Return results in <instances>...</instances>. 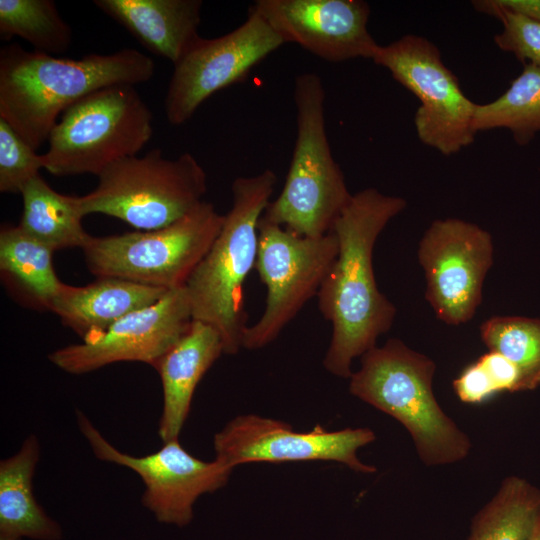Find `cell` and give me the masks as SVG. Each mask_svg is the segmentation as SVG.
I'll return each mask as SVG.
<instances>
[{
  "instance_id": "obj_31",
  "label": "cell",
  "mask_w": 540,
  "mask_h": 540,
  "mask_svg": "<svg viewBox=\"0 0 540 540\" xmlns=\"http://www.w3.org/2000/svg\"><path fill=\"white\" fill-rule=\"evenodd\" d=\"M526 540H540V512L538 513Z\"/></svg>"
},
{
  "instance_id": "obj_28",
  "label": "cell",
  "mask_w": 540,
  "mask_h": 540,
  "mask_svg": "<svg viewBox=\"0 0 540 540\" xmlns=\"http://www.w3.org/2000/svg\"><path fill=\"white\" fill-rule=\"evenodd\" d=\"M479 12L497 18L503 26L494 36L499 49L512 53L519 61L540 66V23L522 14L490 7L482 0L472 1Z\"/></svg>"
},
{
  "instance_id": "obj_10",
  "label": "cell",
  "mask_w": 540,
  "mask_h": 540,
  "mask_svg": "<svg viewBox=\"0 0 540 540\" xmlns=\"http://www.w3.org/2000/svg\"><path fill=\"white\" fill-rule=\"evenodd\" d=\"M372 61L418 98L414 126L423 144L450 156L474 141L477 104L464 94L434 43L407 34L389 44H379Z\"/></svg>"
},
{
  "instance_id": "obj_6",
  "label": "cell",
  "mask_w": 540,
  "mask_h": 540,
  "mask_svg": "<svg viewBox=\"0 0 540 540\" xmlns=\"http://www.w3.org/2000/svg\"><path fill=\"white\" fill-rule=\"evenodd\" d=\"M153 114L133 85L97 90L64 111L48 139L44 169L55 176L93 174L137 155L153 134Z\"/></svg>"
},
{
  "instance_id": "obj_9",
  "label": "cell",
  "mask_w": 540,
  "mask_h": 540,
  "mask_svg": "<svg viewBox=\"0 0 540 540\" xmlns=\"http://www.w3.org/2000/svg\"><path fill=\"white\" fill-rule=\"evenodd\" d=\"M337 254L332 231L306 237L261 217L255 269L267 290L266 305L259 320L246 328L242 347L256 350L273 342L317 296Z\"/></svg>"
},
{
  "instance_id": "obj_15",
  "label": "cell",
  "mask_w": 540,
  "mask_h": 540,
  "mask_svg": "<svg viewBox=\"0 0 540 540\" xmlns=\"http://www.w3.org/2000/svg\"><path fill=\"white\" fill-rule=\"evenodd\" d=\"M192 321L185 287L169 290L154 304L124 316L105 331L55 350L49 360L70 374L88 373L123 361L154 366Z\"/></svg>"
},
{
  "instance_id": "obj_30",
  "label": "cell",
  "mask_w": 540,
  "mask_h": 540,
  "mask_svg": "<svg viewBox=\"0 0 540 540\" xmlns=\"http://www.w3.org/2000/svg\"><path fill=\"white\" fill-rule=\"evenodd\" d=\"M484 4L522 14L540 23V0H482Z\"/></svg>"
},
{
  "instance_id": "obj_18",
  "label": "cell",
  "mask_w": 540,
  "mask_h": 540,
  "mask_svg": "<svg viewBox=\"0 0 540 540\" xmlns=\"http://www.w3.org/2000/svg\"><path fill=\"white\" fill-rule=\"evenodd\" d=\"M146 49L176 64L201 38V0H95Z\"/></svg>"
},
{
  "instance_id": "obj_24",
  "label": "cell",
  "mask_w": 540,
  "mask_h": 540,
  "mask_svg": "<svg viewBox=\"0 0 540 540\" xmlns=\"http://www.w3.org/2000/svg\"><path fill=\"white\" fill-rule=\"evenodd\" d=\"M540 512V489L527 480L505 478L474 516L467 540H526Z\"/></svg>"
},
{
  "instance_id": "obj_19",
  "label": "cell",
  "mask_w": 540,
  "mask_h": 540,
  "mask_svg": "<svg viewBox=\"0 0 540 540\" xmlns=\"http://www.w3.org/2000/svg\"><path fill=\"white\" fill-rule=\"evenodd\" d=\"M167 291L114 277H101L81 287L64 283L50 311L84 340L105 331L124 316L154 304Z\"/></svg>"
},
{
  "instance_id": "obj_17",
  "label": "cell",
  "mask_w": 540,
  "mask_h": 540,
  "mask_svg": "<svg viewBox=\"0 0 540 540\" xmlns=\"http://www.w3.org/2000/svg\"><path fill=\"white\" fill-rule=\"evenodd\" d=\"M223 353L219 333L193 320L187 332L153 366L162 384L158 434L163 442L178 439L198 383Z\"/></svg>"
},
{
  "instance_id": "obj_2",
  "label": "cell",
  "mask_w": 540,
  "mask_h": 540,
  "mask_svg": "<svg viewBox=\"0 0 540 540\" xmlns=\"http://www.w3.org/2000/svg\"><path fill=\"white\" fill-rule=\"evenodd\" d=\"M154 72L153 60L134 48L72 59L8 44L0 50V118L37 151L69 107L105 87L145 83Z\"/></svg>"
},
{
  "instance_id": "obj_27",
  "label": "cell",
  "mask_w": 540,
  "mask_h": 540,
  "mask_svg": "<svg viewBox=\"0 0 540 540\" xmlns=\"http://www.w3.org/2000/svg\"><path fill=\"white\" fill-rule=\"evenodd\" d=\"M454 392L464 403L481 404L502 392L522 391L515 366L494 351H488L467 366L453 381Z\"/></svg>"
},
{
  "instance_id": "obj_5",
  "label": "cell",
  "mask_w": 540,
  "mask_h": 540,
  "mask_svg": "<svg viewBox=\"0 0 540 540\" xmlns=\"http://www.w3.org/2000/svg\"><path fill=\"white\" fill-rule=\"evenodd\" d=\"M297 134L285 183L262 218L299 235L328 234L352 198L329 145L325 89L312 72L294 81Z\"/></svg>"
},
{
  "instance_id": "obj_14",
  "label": "cell",
  "mask_w": 540,
  "mask_h": 540,
  "mask_svg": "<svg viewBox=\"0 0 540 540\" xmlns=\"http://www.w3.org/2000/svg\"><path fill=\"white\" fill-rule=\"evenodd\" d=\"M375 439L370 428L329 431L316 425L298 432L286 422L248 414L228 422L214 435L213 446L215 459L232 468L250 462L325 460L369 474L376 472V467L363 463L357 451Z\"/></svg>"
},
{
  "instance_id": "obj_4",
  "label": "cell",
  "mask_w": 540,
  "mask_h": 540,
  "mask_svg": "<svg viewBox=\"0 0 540 540\" xmlns=\"http://www.w3.org/2000/svg\"><path fill=\"white\" fill-rule=\"evenodd\" d=\"M432 359L389 339L361 356L350 376L352 395L400 422L427 466L456 463L471 450L469 437L442 410L433 388Z\"/></svg>"
},
{
  "instance_id": "obj_26",
  "label": "cell",
  "mask_w": 540,
  "mask_h": 540,
  "mask_svg": "<svg viewBox=\"0 0 540 540\" xmlns=\"http://www.w3.org/2000/svg\"><path fill=\"white\" fill-rule=\"evenodd\" d=\"M480 337L489 351L515 366L522 391L540 386V319L493 316L481 324Z\"/></svg>"
},
{
  "instance_id": "obj_13",
  "label": "cell",
  "mask_w": 540,
  "mask_h": 540,
  "mask_svg": "<svg viewBox=\"0 0 540 540\" xmlns=\"http://www.w3.org/2000/svg\"><path fill=\"white\" fill-rule=\"evenodd\" d=\"M418 260L426 277L425 297L437 318L448 325L472 319L493 263L490 233L457 218L435 220L420 240Z\"/></svg>"
},
{
  "instance_id": "obj_21",
  "label": "cell",
  "mask_w": 540,
  "mask_h": 540,
  "mask_svg": "<svg viewBox=\"0 0 540 540\" xmlns=\"http://www.w3.org/2000/svg\"><path fill=\"white\" fill-rule=\"evenodd\" d=\"M23 212L19 227L53 251L83 248L90 236L82 226L79 196L52 189L39 175L21 190Z\"/></svg>"
},
{
  "instance_id": "obj_29",
  "label": "cell",
  "mask_w": 540,
  "mask_h": 540,
  "mask_svg": "<svg viewBox=\"0 0 540 540\" xmlns=\"http://www.w3.org/2000/svg\"><path fill=\"white\" fill-rule=\"evenodd\" d=\"M44 169L37 154L4 119L0 118V191L20 193L24 185Z\"/></svg>"
},
{
  "instance_id": "obj_23",
  "label": "cell",
  "mask_w": 540,
  "mask_h": 540,
  "mask_svg": "<svg viewBox=\"0 0 540 540\" xmlns=\"http://www.w3.org/2000/svg\"><path fill=\"white\" fill-rule=\"evenodd\" d=\"M475 133L505 128L518 145H527L540 133V66L526 64L497 99L476 106Z\"/></svg>"
},
{
  "instance_id": "obj_22",
  "label": "cell",
  "mask_w": 540,
  "mask_h": 540,
  "mask_svg": "<svg viewBox=\"0 0 540 540\" xmlns=\"http://www.w3.org/2000/svg\"><path fill=\"white\" fill-rule=\"evenodd\" d=\"M54 251L19 226L0 232V269L38 305L49 309L64 283L53 266Z\"/></svg>"
},
{
  "instance_id": "obj_11",
  "label": "cell",
  "mask_w": 540,
  "mask_h": 540,
  "mask_svg": "<svg viewBox=\"0 0 540 540\" xmlns=\"http://www.w3.org/2000/svg\"><path fill=\"white\" fill-rule=\"evenodd\" d=\"M284 45L251 6L247 19L229 33L200 38L176 63L164 98L166 118L182 125L216 92L246 78L250 70Z\"/></svg>"
},
{
  "instance_id": "obj_7",
  "label": "cell",
  "mask_w": 540,
  "mask_h": 540,
  "mask_svg": "<svg viewBox=\"0 0 540 540\" xmlns=\"http://www.w3.org/2000/svg\"><path fill=\"white\" fill-rule=\"evenodd\" d=\"M206 192L207 174L191 153L169 159L154 148L108 166L79 203L84 216L105 214L150 231L186 215L204 201Z\"/></svg>"
},
{
  "instance_id": "obj_25",
  "label": "cell",
  "mask_w": 540,
  "mask_h": 540,
  "mask_svg": "<svg viewBox=\"0 0 540 540\" xmlns=\"http://www.w3.org/2000/svg\"><path fill=\"white\" fill-rule=\"evenodd\" d=\"M14 36L52 56L66 52L72 43V29L51 0H0V37Z\"/></svg>"
},
{
  "instance_id": "obj_8",
  "label": "cell",
  "mask_w": 540,
  "mask_h": 540,
  "mask_svg": "<svg viewBox=\"0 0 540 540\" xmlns=\"http://www.w3.org/2000/svg\"><path fill=\"white\" fill-rule=\"evenodd\" d=\"M223 220L224 215L204 200L168 226L90 236L82 250L88 269L98 278H121L174 290L185 286L219 234Z\"/></svg>"
},
{
  "instance_id": "obj_12",
  "label": "cell",
  "mask_w": 540,
  "mask_h": 540,
  "mask_svg": "<svg viewBox=\"0 0 540 540\" xmlns=\"http://www.w3.org/2000/svg\"><path fill=\"white\" fill-rule=\"evenodd\" d=\"M77 423L98 459L126 467L140 476L145 485L142 504L161 523L187 525L196 500L222 488L233 470L217 459L203 461L194 457L178 439L163 442L152 454L133 456L114 447L79 411Z\"/></svg>"
},
{
  "instance_id": "obj_20",
  "label": "cell",
  "mask_w": 540,
  "mask_h": 540,
  "mask_svg": "<svg viewBox=\"0 0 540 540\" xmlns=\"http://www.w3.org/2000/svg\"><path fill=\"white\" fill-rule=\"evenodd\" d=\"M40 457L35 435L0 462V540H59L62 531L35 499L32 479Z\"/></svg>"
},
{
  "instance_id": "obj_3",
  "label": "cell",
  "mask_w": 540,
  "mask_h": 540,
  "mask_svg": "<svg viewBox=\"0 0 540 540\" xmlns=\"http://www.w3.org/2000/svg\"><path fill=\"white\" fill-rule=\"evenodd\" d=\"M277 181L271 169L232 183V206L219 234L185 284L193 320L213 327L225 354L242 347L247 325L243 284L255 268L258 225Z\"/></svg>"
},
{
  "instance_id": "obj_16",
  "label": "cell",
  "mask_w": 540,
  "mask_h": 540,
  "mask_svg": "<svg viewBox=\"0 0 540 540\" xmlns=\"http://www.w3.org/2000/svg\"><path fill=\"white\" fill-rule=\"evenodd\" d=\"M281 37L328 62L373 58L379 44L368 31L362 0H257L251 5Z\"/></svg>"
},
{
  "instance_id": "obj_1",
  "label": "cell",
  "mask_w": 540,
  "mask_h": 540,
  "mask_svg": "<svg viewBox=\"0 0 540 540\" xmlns=\"http://www.w3.org/2000/svg\"><path fill=\"white\" fill-rule=\"evenodd\" d=\"M406 205L401 197L366 188L352 195L331 229L338 254L317 297L332 326L323 365L335 376L350 378L353 360L393 324L396 308L377 287L372 256L379 234Z\"/></svg>"
}]
</instances>
